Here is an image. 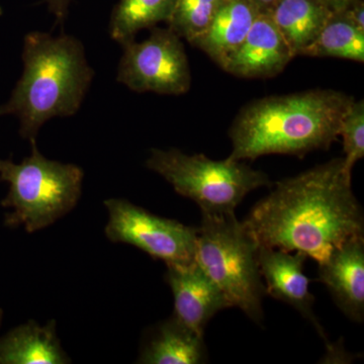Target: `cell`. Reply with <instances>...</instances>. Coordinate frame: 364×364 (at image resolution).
I'll list each match as a JSON object with an SVG mask.
<instances>
[{"label": "cell", "instance_id": "6da1fadb", "mask_svg": "<svg viewBox=\"0 0 364 364\" xmlns=\"http://www.w3.org/2000/svg\"><path fill=\"white\" fill-rule=\"evenodd\" d=\"M242 223L259 245L299 251L318 263L364 233L363 208L343 157L277 182Z\"/></svg>", "mask_w": 364, "mask_h": 364}, {"label": "cell", "instance_id": "7a4b0ae2", "mask_svg": "<svg viewBox=\"0 0 364 364\" xmlns=\"http://www.w3.org/2000/svg\"><path fill=\"white\" fill-rule=\"evenodd\" d=\"M354 97L343 91L311 90L270 95L242 107L229 130L234 160L270 154L304 157L327 150Z\"/></svg>", "mask_w": 364, "mask_h": 364}, {"label": "cell", "instance_id": "3957f363", "mask_svg": "<svg viewBox=\"0 0 364 364\" xmlns=\"http://www.w3.org/2000/svg\"><path fill=\"white\" fill-rule=\"evenodd\" d=\"M23 61V75L9 102L0 105V117H18L21 136L32 142L46 122L78 112L95 72L82 43L69 35L28 33Z\"/></svg>", "mask_w": 364, "mask_h": 364}, {"label": "cell", "instance_id": "277c9868", "mask_svg": "<svg viewBox=\"0 0 364 364\" xmlns=\"http://www.w3.org/2000/svg\"><path fill=\"white\" fill-rule=\"evenodd\" d=\"M259 243L234 213L203 214L196 261L229 299L255 323L263 320L267 294L258 265Z\"/></svg>", "mask_w": 364, "mask_h": 364}, {"label": "cell", "instance_id": "5b68a950", "mask_svg": "<svg viewBox=\"0 0 364 364\" xmlns=\"http://www.w3.org/2000/svg\"><path fill=\"white\" fill-rule=\"evenodd\" d=\"M32 154L20 164L0 159V181L9 184L2 207L11 208L4 224L28 233L56 222L77 205L83 171L77 165L47 159L32 141Z\"/></svg>", "mask_w": 364, "mask_h": 364}, {"label": "cell", "instance_id": "8992f818", "mask_svg": "<svg viewBox=\"0 0 364 364\" xmlns=\"http://www.w3.org/2000/svg\"><path fill=\"white\" fill-rule=\"evenodd\" d=\"M146 166L169 182L177 193L191 198L203 214L234 213L251 191L272 184L264 172L228 157L213 160L177 149H152Z\"/></svg>", "mask_w": 364, "mask_h": 364}, {"label": "cell", "instance_id": "52a82bcc", "mask_svg": "<svg viewBox=\"0 0 364 364\" xmlns=\"http://www.w3.org/2000/svg\"><path fill=\"white\" fill-rule=\"evenodd\" d=\"M123 48L117 80L129 90L181 95L191 88V67L183 43L169 28H153L148 39L131 41Z\"/></svg>", "mask_w": 364, "mask_h": 364}, {"label": "cell", "instance_id": "ba28073f", "mask_svg": "<svg viewBox=\"0 0 364 364\" xmlns=\"http://www.w3.org/2000/svg\"><path fill=\"white\" fill-rule=\"evenodd\" d=\"M109 222L105 235L114 243L141 249L166 265L196 262L198 229L158 217L126 200H105Z\"/></svg>", "mask_w": 364, "mask_h": 364}, {"label": "cell", "instance_id": "9c48e42d", "mask_svg": "<svg viewBox=\"0 0 364 364\" xmlns=\"http://www.w3.org/2000/svg\"><path fill=\"white\" fill-rule=\"evenodd\" d=\"M165 275L174 298L173 317L203 335L210 318L232 306L214 280L193 262L188 265H166Z\"/></svg>", "mask_w": 364, "mask_h": 364}, {"label": "cell", "instance_id": "30bf717a", "mask_svg": "<svg viewBox=\"0 0 364 364\" xmlns=\"http://www.w3.org/2000/svg\"><path fill=\"white\" fill-rule=\"evenodd\" d=\"M294 57L270 16L260 13L245 39L221 68L240 78H272L282 73Z\"/></svg>", "mask_w": 364, "mask_h": 364}, {"label": "cell", "instance_id": "8fae6325", "mask_svg": "<svg viewBox=\"0 0 364 364\" xmlns=\"http://www.w3.org/2000/svg\"><path fill=\"white\" fill-rule=\"evenodd\" d=\"M306 259L308 256L299 251L291 254L262 245H259L258 250V265L261 277H264L267 282V293L296 309L312 323L320 336L327 341L324 329L314 314L315 299L309 291L310 279L304 273Z\"/></svg>", "mask_w": 364, "mask_h": 364}, {"label": "cell", "instance_id": "7c38bea8", "mask_svg": "<svg viewBox=\"0 0 364 364\" xmlns=\"http://www.w3.org/2000/svg\"><path fill=\"white\" fill-rule=\"evenodd\" d=\"M318 264V280L326 284L342 313L353 322L364 318V239H349Z\"/></svg>", "mask_w": 364, "mask_h": 364}, {"label": "cell", "instance_id": "4fadbf2b", "mask_svg": "<svg viewBox=\"0 0 364 364\" xmlns=\"http://www.w3.org/2000/svg\"><path fill=\"white\" fill-rule=\"evenodd\" d=\"M259 14L252 0H224L207 31L191 45L222 67L245 39Z\"/></svg>", "mask_w": 364, "mask_h": 364}, {"label": "cell", "instance_id": "5bb4252c", "mask_svg": "<svg viewBox=\"0 0 364 364\" xmlns=\"http://www.w3.org/2000/svg\"><path fill=\"white\" fill-rule=\"evenodd\" d=\"M203 335L172 316L151 329L141 350L139 363L200 364L207 361Z\"/></svg>", "mask_w": 364, "mask_h": 364}, {"label": "cell", "instance_id": "9a60e30c", "mask_svg": "<svg viewBox=\"0 0 364 364\" xmlns=\"http://www.w3.org/2000/svg\"><path fill=\"white\" fill-rule=\"evenodd\" d=\"M70 363V358L60 344L54 320L43 327L30 321L0 339V364Z\"/></svg>", "mask_w": 364, "mask_h": 364}, {"label": "cell", "instance_id": "2e32d148", "mask_svg": "<svg viewBox=\"0 0 364 364\" xmlns=\"http://www.w3.org/2000/svg\"><path fill=\"white\" fill-rule=\"evenodd\" d=\"M325 0H277L270 16L294 56H301L333 16Z\"/></svg>", "mask_w": 364, "mask_h": 364}, {"label": "cell", "instance_id": "e0dca14e", "mask_svg": "<svg viewBox=\"0 0 364 364\" xmlns=\"http://www.w3.org/2000/svg\"><path fill=\"white\" fill-rule=\"evenodd\" d=\"M176 0H119L112 11L109 35L119 44L135 39L144 28L168 21Z\"/></svg>", "mask_w": 364, "mask_h": 364}, {"label": "cell", "instance_id": "ac0fdd59", "mask_svg": "<svg viewBox=\"0 0 364 364\" xmlns=\"http://www.w3.org/2000/svg\"><path fill=\"white\" fill-rule=\"evenodd\" d=\"M301 56L333 57L364 62V31L359 30L342 13H334L322 32Z\"/></svg>", "mask_w": 364, "mask_h": 364}, {"label": "cell", "instance_id": "d6986e66", "mask_svg": "<svg viewBox=\"0 0 364 364\" xmlns=\"http://www.w3.org/2000/svg\"><path fill=\"white\" fill-rule=\"evenodd\" d=\"M224 0H176L167 23L188 43L205 33Z\"/></svg>", "mask_w": 364, "mask_h": 364}, {"label": "cell", "instance_id": "ffe728a7", "mask_svg": "<svg viewBox=\"0 0 364 364\" xmlns=\"http://www.w3.org/2000/svg\"><path fill=\"white\" fill-rule=\"evenodd\" d=\"M339 136L343 138L344 167L352 174L355 163L364 157V100H353L340 124Z\"/></svg>", "mask_w": 364, "mask_h": 364}, {"label": "cell", "instance_id": "44dd1931", "mask_svg": "<svg viewBox=\"0 0 364 364\" xmlns=\"http://www.w3.org/2000/svg\"><path fill=\"white\" fill-rule=\"evenodd\" d=\"M345 18H347L352 25L356 26L359 30L364 31V4L363 0H358L350 6L347 7L344 11H342Z\"/></svg>", "mask_w": 364, "mask_h": 364}, {"label": "cell", "instance_id": "7402d4cb", "mask_svg": "<svg viewBox=\"0 0 364 364\" xmlns=\"http://www.w3.org/2000/svg\"><path fill=\"white\" fill-rule=\"evenodd\" d=\"M70 1L71 0H47L49 11L54 14L57 23L62 25L65 21Z\"/></svg>", "mask_w": 364, "mask_h": 364}, {"label": "cell", "instance_id": "603a6c76", "mask_svg": "<svg viewBox=\"0 0 364 364\" xmlns=\"http://www.w3.org/2000/svg\"><path fill=\"white\" fill-rule=\"evenodd\" d=\"M333 13H342L358 0H326Z\"/></svg>", "mask_w": 364, "mask_h": 364}, {"label": "cell", "instance_id": "cb8c5ba5", "mask_svg": "<svg viewBox=\"0 0 364 364\" xmlns=\"http://www.w3.org/2000/svg\"><path fill=\"white\" fill-rule=\"evenodd\" d=\"M254 4L259 9L260 13L268 14L277 0H252Z\"/></svg>", "mask_w": 364, "mask_h": 364}, {"label": "cell", "instance_id": "d4e9b609", "mask_svg": "<svg viewBox=\"0 0 364 364\" xmlns=\"http://www.w3.org/2000/svg\"><path fill=\"white\" fill-rule=\"evenodd\" d=\"M2 315H4V312H2L1 309H0V325H1Z\"/></svg>", "mask_w": 364, "mask_h": 364}, {"label": "cell", "instance_id": "484cf974", "mask_svg": "<svg viewBox=\"0 0 364 364\" xmlns=\"http://www.w3.org/2000/svg\"><path fill=\"white\" fill-rule=\"evenodd\" d=\"M325 1H326V0H325ZM326 2H327V1H326Z\"/></svg>", "mask_w": 364, "mask_h": 364}]
</instances>
